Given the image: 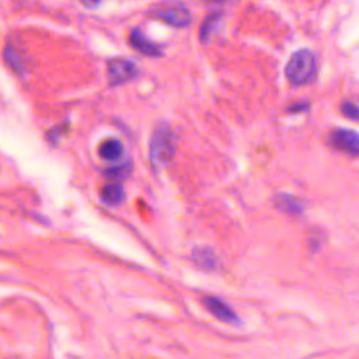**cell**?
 <instances>
[{
  "label": "cell",
  "instance_id": "1",
  "mask_svg": "<svg viewBox=\"0 0 359 359\" xmlns=\"http://www.w3.org/2000/svg\"><path fill=\"white\" fill-rule=\"evenodd\" d=\"M317 72L316 56L309 49H300L294 52L285 69L287 80L293 86H303L313 80Z\"/></svg>",
  "mask_w": 359,
  "mask_h": 359
},
{
  "label": "cell",
  "instance_id": "2",
  "mask_svg": "<svg viewBox=\"0 0 359 359\" xmlns=\"http://www.w3.org/2000/svg\"><path fill=\"white\" fill-rule=\"evenodd\" d=\"M175 151L174 136L167 123H160L150 140V161L156 168L167 165Z\"/></svg>",
  "mask_w": 359,
  "mask_h": 359
},
{
  "label": "cell",
  "instance_id": "3",
  "mask_svg": "<svg viewBox=\"0 0 359 359\" xmlns=\"http://www.w3.org/2000/svg\"><path fill=\"white\" fill-rule=\"evenodd\" d=\"M151 14L153 17L177 28L187 27L192 21L191 13L182 4H163L156 7Z\"/></svg>",
  "mask_w": 359,
  "mask_h": 359
},
{
  "label": "cell",
  "instance_id": "4",
  "mask_svg": "<svg viewBox=\"0 0 359 359\" xmlns=\"http://www.w3.org/2000/svg\"><path fill=\"white\" fill-rule=\"evenodd\" d=\"M139 70L137 66L129 60V59H122L116 57L108 62L107 65V77L111 86H118L123 84L137 76Z\"/></svg>",
  "mask_w": 359,
  "mask_h": 359
},
{
  "label": "cell",
  "instance_id": "5",
  "mask_svg": "<svg viewBox=\"0 0 359 359\" xmlns=\"http://www.w3.org/2000/svg\"><path fill=\"white\" fill-rule=\"evenodd\" d=\"M330 144L346 154L359 156V133L352 129H335L330 135Z\"/></svg>",
  "mask_w": 359,
  "mask_h": 359
},
{
  "label": "cell",
  "instance_id": "6",
  "mask_svg": "<svg viewBox=\"0 0 359 359\" xmlns=\"http://www.w3.org/2000/svg\"><path fill=\"white\" fill-rule=\"evenodd\" d=\"M202 304L206 307V310L209 313H212L216 318H219L224 323H230V324L240 323V317L237 316V313L224 300H222L216 296L202 297Z\"/></svg>",
  "mask_w": 359,
  "mask_h": 359
},
{
  "label": "cell",
  "instance_id": "7",
  "mask_svg": "<svg viewBox=\"0 0 359 359\" xmlns=\"http://www.w3.org/2000/svg\"><path fill=\"white\" fill-rule=\"evenodd\" d=\"M129 41L130 45L140 53L143 55H149V56H160L161 55V48L160 45L151 42L150 39H147L143 32L137 28L132 29L130 35H129Z\"/></svg>",
  "mask_w": 359,
  "mask_h": 359
},
{
  "label": "cell",
  "instance_id": "8",
  "mask_svg": "<svg viewBox=\"0 0 359 359\" xmlns=\"http://www.w3.org/2000/svg\"><path fill=\"white\" fill-rule=\"evenodd\" d=\"M275 205L279 210L292 215V216H299L304 210V205L300 199L290 194H278L275 198Z\"/></svg>",
  "mask_w": 359,
  "mask_h": 359
},
{
  "label": "cell",
  "instance_id": "9",
  "mask_svg": "<svg viewBox=\"0 0 359 359\" xmlns=\"http://www.w3.org/2000/svg\"><path fill=\"white\" fill-rule=\"evenodd\" d=\"M192 259L196 265L205 271H216L217 269V258L215 252L209 248H196L192 254Z\"/></svg>",
  "mask_w": 359,
  "mask_h": 359
},
{
  "label": "cell",
  "instance_id": "10",
  "mask_svg": "<svg viewBox=\"0 0 359 359\" xmlns=\"http://www.w3.org/2000/svg\"><path fill=\"white\" fill-rule=\"evenodd\" d=\"M98 153H100V156H101L104 160L115 161V160H118V158L122 157V154H123V146H122V143H121L118 139H108V140H104V142L100 144Z\"/></svg>",
  "mask_w": 359,
  "mask_h": 359
},
{
  "label": "cell",
  "instance_id": "11",
  "mask_svg": "<svg viewBox=\"0 0 359 359\" xmlns=\"http://www.w3.org/2000/svg\"><path fill=\"white\" fill-rule=\"evenodd\" d=\"M100 195H101V199L104 201V203H107V205H119L125 198L123 188L116 182H111V184H107L105 187H102Z\"/></svg>",
  "mask_w": 359,
  "mask_h": 359
},
{
  "label": "cell",
  "instance_id": "12",
  "mask_svg": "<svg viewBox=\"0 0 359 359\" xmlns=\"http://www.w3.org/2000/svg\"><path fill=\"white\" fill-rule=\"evenodd\" d=\"M220 18H222V13H213V14H210V15L205 20L203 25L201 27V41L208 42L209 35L216 29V27H217L219 22H220Z\"/></svg>",
  "mask_w": 359,
  "mask_h": 359
},
{
  "label": "cell",
  "instance_id": "13",
  "mask_svg": "<svg viewBox=\"0 0 359 359\" xmlns=\"http://www.w3.org/2000/svg\"><path fill=\"white\" fill-rule=\"evenodd\" d=\"M4 59L7 60V63L10 65V67L17 72V73H21L24 70V65L21 63V60L18 59V55L15 53L14 48L11 45H7L6 49H4Z\"/></svg>",
  "mask_w": 359,
  "mask_h": 359
},
{
  "label": "cell",
  "instance_id": "14",
  "mask_svg": "<svg viewBox=\"0 0 359 359\" xmlns=\"http://www.w3.org/2000/svg\"><path fill=\"white\" fill-rule=\"evenodd\" d=\"M132 164L130 163H125V164H119L116 167H109L108 170H105V177L111 178V180H123L129 172H130Z\"/></svg>",
  "mask_w": 359,
  "mask_h": 359
},
{
  "label": "cell",
  "instance_id": "15",
  "mask_svg": "<svg viewBox=\"0 0 359 359\" xmlns=\"http://www.w3.org/2000/svg\"><path fill=\"white\" fill-rule=\"evenodd\" d=\"M341 111L345 116L351 119H359V107L351 101H344L341 104Z\"/></svg>",
  "mask_w": 359,
  "mask_h": 359
},
{
  "label": "cell",
  "instance_id": "16",
  "mask_svg": "<svg viewBox=\"0 0 359 359\" xmlns=\"http://www.w3.org/2000/svg\"><path fill=\"white\" fill-rule=\"evenodd\" d=\"M310 108V104L307 101H299V102H294L292 104L287 111L289 112H293V114H300V112H306L307 109Z\"/></svg>",
  "mask_w": 359,
  "mask_h": 359
},
{
  "label": "cell",
  "instance_id": "17",
  "mask_svg": "<svg viewBox=\"0 0 359 359\" xmlns=\"http://www.w3.org/2000/svg\"><path fill=\"white\" fill-rule=\"evenodd\" d=\"M86 7H95V6H98L100 3H83Z\"/></svg>",
  "mask_w": 359,
  "mask_h": 359
}]
</instances>
